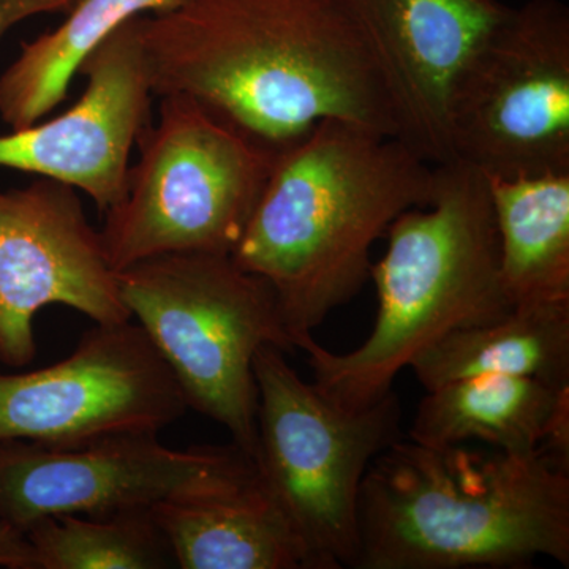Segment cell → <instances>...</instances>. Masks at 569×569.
I'll list each match as a JSON object with an SVG mask.
<instances>
[{"label": "cell", "mask_w": 569, "mask_h": 569, "mask_svg": "<svg viewBox=\"0 0 569 569\" xmlns=\"http://www.w3.org/2000/svg\"><path fill=\"white\" fill-rule=\"evenodd\" d=\"M370 268L378 313L365 343L346 355L309 339L301 350L329 399L350 408L377 402L415 356L441 337L511 312L489 181L470 164H437L432 201L397 217Z\"/></svg>", "instance_id": "obj_4"}, {"label": "cell", "mask_w": 569, "mask_h": 569, "mask_svg": "<svg viewBox=\"0 0 569 569\" xmlns=\"http://www.w3.org/2000/svg\"><path fill=\"white\" fill-rule=\"evenodd\" d=\"M159 433H119L81 448L0 440V520L24 533L54 516H104L219 496L258 479L238 445L174 449Z\"/></svg>", "instance_id": "obj_9"}, {"label": "cell", "mask_w": 569, "mask_h": 569, "mask_svg": "<svg viewBox=\"0 0 569 569\" xmlns=\"http://www.w3.org/2000/svg\"><path fill=\"white\" fill-rule=\"evenodd\" d=\"M152 96L189 97L274 152L326 119L396 137L383 86L337 0H176L138 21Z\"/></svg>", "instance_id": "obj_1"}, {"label": "cell", "mask_w": 569, "mask_h": 569, "mask_svg": "<svg viewBox=\"0 0 569 569\" xmlns=\"http://www.w3.org/2000/svg\"><path fill=\"white\" fill-rule=\"evenodd\" d=\"M569 565V468L462 445L392 443L367 468L358 500V569Z\"/></svg>", "instance_id": "obj_3"}, {"label": "cell", "mask_w": 569, "mask_h": 569, "mask_svg": "<svg viewBox=\"0 0 569 569\" xmlns=\"http://www.w3.org/2000/svg\"><path fill=\"white\" fill-rule=\"evenodd\" d=\"M452 162L488 178L569 173V10L561 0L509 7L456 82Z\"/></svg>", "instance_id": "obj_8"}, {"label": "cell", "mask_w": 569, "mask_h": 569, "mask_svg": "<svg viewBox=\"0 0 569 569\" xmlns=\"http://www.w3.org/2000/svg\"><path fill=\"white\" fill-rule=\"evenodd\" d=\"M138 21L116 29L81 63L84 93L69 111L0 134V168L69 183L103 213L122 200L130 156L151 126Z\"/></svg>", "instance_id": "obj_13"}, {"label": "cell", "mask_w": 569, "mask_h": 569, "mask_svg": "<svg viewBox=\"0 0 569 569\" xmlns=\"http://www.w3.org/2000/svg\"><path fill=\"white\" fill-rule=\"evenodd\" d=\"M74 2H77V0H74Z\"/></svg>", "instance_id": "obj_22"}, {"label": "cell", "mask_w": 569, "mask_h": 569, "mask_svg": "<svg viewBox=\"0 0 569 569\" xmlns=\"http://www.w3.org/2000/svg\"><path fill=\"white\" fill-rule=\"evenodd\" d=\"M118 283L187 406L223 426L253 459L254 358L266 346L296 350L271 284L219 253L148 258L118 271Z\"/></svg>", "instance_id": "obj_5"}, {"label": "cell", "mask_w": 569, "mask_h": 569, "mask_svg": "<svg viewBox=\"0 0 569 569\" xmlns=\"http://www.w3.org/2000/svg\"><path fill=\"white\" fill-rule=\"evenodd\" d=\"M152 512L174 567L313 569L306 546L260 475L233 492L164 501Z\"/></svg>", "instance_id": "obj_14"}, {"label": "cell", "mask_w": 569, "mask_h": 569, "mask_svg": "<svg viewBox=\"0 0 569 569\" xmlns=\"http://www.w3.org/2000/svg\"><path fill=\"white\" fill-rule=\"evenodd\" d=\"M176 0H77L52 31L22 44L0 74V119L11 130L47 118L66 99L81 63L116 29Z\"/></svg>", "instance_id": "obj_18"}, {"label": "cell", "mask_w": 569, "mask_h": 569, "mask_svg": "<svg viewBox=\"0 0 569 569\" xmlns=\"http://www.w3.org/2000/svg\"><path fill=\"white\" fill-rule=\"evenodd\" d=\"M189 410L140 325H96L73 353L44 369L0 372V440L71 449L119 433L153 432Z\"/></svg>", "instance_id": "obj_10"}, {"label": "cell", "mask_w": 569, "mask_h": 569, "mask_svg": "<svg viewBox=\"0 0 569 569\" xmlns=\"http://www.w3.org/2000/svg\"><path fill=\"white\" fill-rule=\"evenodd\" d=\"M66 306L96 325L132 320L102 233L89 222L78 190L39 178L0 190V362L31 365L33 321L48 306Z\"/></svg>", "instance_id": "obj_11"}, {"label": "cell", "mask_w": 569, "mask_h": 569, "mask_svg": "<svg viewBox=\"0 0 569 569\" xmlns=\"http://www.w3.org/2000/svg\"><path fill=\"white\" fill-rule=\"evenodd\" d=\"M568 403L569 387H552L537 378H462L427 391L410 440L430 447L481 441L527 455L541 449L553 419Z\"/></svg>", "instance_id": "obj_15"}, {"label": "cell", "mask_w": 569, "mask_h": 569, "mask_svg": "<svg viewBox=\"0 0 569 569\" xmlns=\"http://www.w3.org/2000/svg\"><path fill=\"white\" fill-rule=\"evenodd\" d=\"M74 0H0V39L14 26L39 14L69 11Z\"/></svg>", "instance_id": "obj_20"}, {"label": "cell", "mask_w": 569, "mask_h": 569, "mask_svg": "<svg viewBox=\"0 0 569 569\" xmlns=\"http://www.w3.org/2000/svg\"><path fill=\"white\" fill-rule=\"evenodd\" d=\"M36 569H163L174 560L152 509L40 519L24 531Z\"/></svg>", "instance_id": "obj_19"}, {"label": "cell", "mask_w": 569, "mask_h": 569, "mask_svg": "<svg viewBox=\"0 0 569 569\" xmlns=\"http://www.w3.org/2000/svg\"><path fill=\"white\" fill-rule=\"evenodd\" d=\"M0 569H36L26 533L0 520Z\"/></svg>", "instance_id": "obj_21"}, {"label": "cell", "mask_w": 569, "mask_h": 569, "mask_svg": "<svg viewBox=\"0 0 569 569\" xmlns=\"http://www.w3.org/2000/svg\"><path fill=\"white\" fill-rule=\"evenodd\" d=\"M266 346L253 362L258 391L253 462L264 488L306 546L313 569L355 568L358 500L367 468L399 441L396 392L340 406Z\"/></svg>", "instance_id": "obj_7"}, {"label": "cell", "mask_w": 569, "mask_h": 569, "mask_svg": "<svg viewBox=\"0 0 569 569\" xmlns=\"http://www.w3.org/2000/svg\"><path fill=\"white\" fill-rule=\"evenodd\" d=\"M426 391L478 376L529 377L569 387V302L512 307L430 343L410 362Z\"/></svg>", "instance_id": "obj_16"}, {"label": "cell", "mask_w": 569, "mask_h": 569, "mask_svg": "<svg viewBox=\"0 0 569 569\" xmlns=\"http://www.w3.org/2000/svg\"><path fill=\"white\" fill-rule=\"evenodd\" d=\"M337 2L353 22L383 86L396 138L429 163L452 162V91L509 6L501 0Z\"/></svg>", "instance_id": "obj_12"}, {"label": "cell", "mask_w": 569, "mask_h": 569, "mask_svg": "<svg viewBox=\"0 0 569 569\" xmlns=\"http://www.w3.org/2000/svg\"><path fill=\"white\" fill-rule=\"evenodd\" d=\"M138 148L100 230L114 271L160 254L233 253L279 152L182 96L160 99Z\"/></svg>", "instance_id": "obj_6"}, {"label": "cell", "mask_w": 569, "mask_h": 569, "mask_svg": "<svg viewBox=\"0 0 569 569\" xmlns=\"http://www.w3.org/2000/svg\"><path fill=\"white\" fill-rule=\"evenodd\" d=\"M488 181L508 301L569 302V173Z\"/></svg>", "instance_id": "obj_17"}, {"label": "cell", "mask_w": 569, "mask_h": 569, "mask_svg": "<svg viewBox=\"0 0 569 569\" xmlns=\"http://www.w3.org/2000/svg\"><path fill=\"white\" fill-rule=\"evenodd\" d=\"M436 186L437 164L399 138L326 119L277 153L231 258L271 284L301 350L370 279L378 239Z\"/></svg>", "instance_id": "obj_2"}]
</instances>
